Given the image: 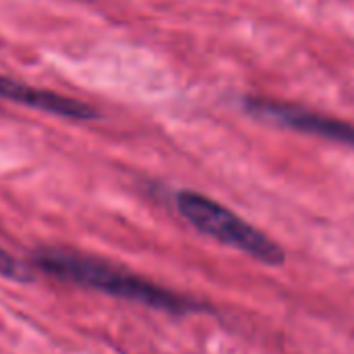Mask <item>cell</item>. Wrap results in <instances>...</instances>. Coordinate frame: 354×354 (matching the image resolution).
<instances>
[{"label": "cell", "instance_id": "2", "mask_svg": "<svg viewBox=\"0 0 354 354\" xmlns=\"http://www.w3.org/2000/svg\"><path fill=\"white\" fill-rule=\"evenodd\" d=\"M176 207L189 224L218 243L243 251L266 266H278L284 261V251L270 236L218 201L195 191H183L176 195Z\"/></svg>", "mask_w": 354, "mask_h": 354}, {"label": "cell", "instance_id": "4", "mask_svg": "<svg viewBox=\"0 0 354 354\" xmlns=\"http://www.w3.org/2000/svg\"><path fill=\"white\" fill-rule=\"evenodd\" d=\"M0 97L21 104V106H27V108H33V110H39V112H50V114H56V116L68 118V120H93L97 116V112L85 102L60 95L50 89L31 87V85H25V83L15 81L4 75H0Z\"/></svg>", "mask_w": 354, "mask_h": 354}, {"label": "cell", "instance_id": "3", "mask_svg": "<svg viewBox=\"0 0 354 354\" xmlns=\"http://www.w3.org/2000/svg\"><path fill=\"white\" fill-rule=\"evenodd\" d=\"M245 108L255 118L268 120L272 124L354 147V124L346 120L332 118V116H326V114H319L301 106L282 104L274 100H261V97H247Z\"/></svg>", "mask_w": 354, "mask_h": 354}, {"label": "cell", "instance_id": "5", "mask_svg": "<svg viewBox=\"0 0 354 354\" xmlns=\"http://www.w3.org/2000/svg\"><path fill=\"white\" fill-rule=\"evenodd\" d=\"M0 276L2 278H10L17 282H27L31 280V272L25 263H21L19 259H15L10 253H6L4 249H0Z\"/></svg>", "mask_w": 354, "mask_h": 354}, {"label": "cell", "instance_id": "1", "mask_svg": "<svg viewBox=\"0 0 354 354\" xmlns=\"http://www.w3.org/2000/svg\"><path fill=\"white\" fill-rule=\"evenodd\" d=\"M35 263L46 274L58 280L91 288L104 295H112L118 299L135 301L153 309L170 313H189L201 309V305L193 303L191 299L174 295L133 272H127L100 257H91L71 249H44L37 253Z\"/></svg>", "mask_w": 354, "mask_h": 354}]
</instances>
